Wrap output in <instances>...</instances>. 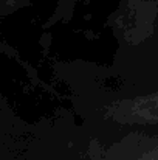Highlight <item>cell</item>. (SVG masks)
I'll use <instances>...</instances> for the list:
<instances>
[{"label":"cell","mask_w":158,"mask_h":160,"mask_svg":"<svg viewBox=\"0 0 158 160\" xmlns=\"http://www.w3.org/2000/svg\"><path fill=\"white\" fill-rule=\"evenodd\" d=\"M112 160H158V135L157 137H141L133 145H129L126 157L119 156Z\"/></svg>","instance_id":"cell-2"},{"label":"cell","mask_w":158,"mask_h":160,"mask_svg":"<svg viewBox=\"0 0 158 160\" xmlns=\"http://www.w3.org/2000/svg\"><path fill=\"white\" fill-rule=\"evenodd\" d=\"M105 118L119 124H158V92L116 100L105 107Z\"/></svg>","instance_id":"cell-1"},{"label":"cell","mask_w":158,"mask_h":160,"mask_svg":"<svg viewBox=\"0 0 158 160\" xmlns=\"http://www.w3.org/2000/svg\"><path fill=\"white\" fill-rule=\"evenodd\" d=\"M9 3H19V2H23V0H8Z\"/></svg>","instance_id":"cell-3"}]
</instances>
